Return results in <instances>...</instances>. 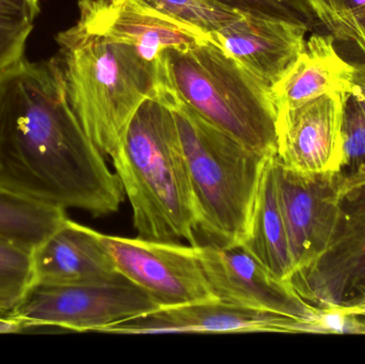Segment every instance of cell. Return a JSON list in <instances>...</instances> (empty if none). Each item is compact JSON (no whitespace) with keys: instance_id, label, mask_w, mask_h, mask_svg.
I'll use <instances>...</instances> for the list:
<instances>
[{"instance_id":"cell-1","label":"cell","mask_w":365,"mask_h":364,"mask_svg":"<svg viewBox=\"0 0 365 364\" xmlns=\"http://www.w3.org/2000/svg\"><path fill=\"white\" fill-rule=\"evenodd\" d=\"M0 188L93 217L123 202L119 177L68 103L55 57L24 58L0 73Z\"/></svg>"},{"instance_id":"cell-2","label":"cell","mask_w":365,"mask_h":364,"mask_svg":"<svg viewBox=\"0 0 365 364\" xmlns=\"http://www.w3.org/2000/svg\"><path fill=\"white\" fill-rule=\"evenodd\" d=\"M141 239L197 246V205L177 122L156 98L143 103L110 156Z\"/></svg>"},{"instance_id":"cell-3","label":"cell","mask_w":365,"mask_h":364,"mask_svg":"<svg viewBox=\"0 0 365 364\" xmlns=\"http://www.w3.org/2000/svg\"><path fill=\"white\" fill-rule=\"evenodd\" d=\"M56 41L68 103L101 153L110 157L139 107L155 98L158 61L150 63L135 47L90 32L78 21Z\"/></svg>"},{"instance_id":"cell-4","label":"cell","mask_w":365,"mask_h":364,"mask_svg":"<svg viewBox=\"0 0 365 364\" xmlns=\"http://www.w3.org/2000/svg\"><path fill=\"white\" fill-rule=\"evenodd\" d=\"M156 100L166 104L177 122L197 205L202 245L229 247L244 243L266 160L200 117L166 85Z\"/></svg>"},{"instance_id":"cell-5","label":"cell","mask_w":365,"mask_h":364,"mask_svg":"<svg viewBox=\"0 0 365 364\" xmlns=\"http://www.w3.org/2000/svg\"><path fill=\"white\" fill-rule=\"evenodd\" d=\"M160 83L215 128L264 155L277 154V109L270 85L214 43L167 49Z\"/></svg>"},{"instance_id":"cell-6","label":"cell","mask_w":365,"mask_h":364,"mask_svg":"<svg viewBox=\"0 0 365 364\" xmlns=\"http://www.w3.org/2000/svg\"><path fill=\"white\" fill-rule=\"evenodd\" d=\"M156 309L160 307L145 291L118 275L91 284H34L10 316L23 331L56 326L104 333L113 325Z\"/></svg>"},{"instance_id":"cell-7","label":"cell","mask_w":365,"mask_h":364,"mask_svg":"<svg viewBox=\"0 0 365 364\" xmlns=\"http://www.w3.org/2000/svg\"><path fill=\"white\" fill-rule=\"evenodd\" d=\"M287 282L317 308L365 305V173L345 179L340 222L327 249Z\"/></svg>"},{"instance_id":"cell-8","label":"cell","mask_w":365,"mask_h":364,"mask_svg":"<svg viewBox=\"0 0 365 364\" xmlns=\"http://www.w3.org/2000/svg\"><path fill=\"white\" fill-rule=\"evenodd\" d=\"M98 237L118 273L145 291L158 307L217 299L195 246L101 232Z\"/></svg>"},{"instance_id":"cell-9","label":"cell","mask_w":365,"mask_h":364,"mask_svg":"<svg viewBox=\"0 0 365 364\" xmlns=\"http://www.w3.org/2000/svg\"><path fill=\"white\" fill-rule=\"evenodd\" d=\"M276 177L294 271L329 246L341 217L345 179L340 172H300L276 156ZM294 273V271H293Z\"/></svg>"},{"instance_id":"cell-10","label":"cell","mask_w":365,"mask_h":364,"mask_svg":"<svg viewBox=\"0 0 365 364\" xmlns=\"http://www.w3.org/2000/svg\"><path fill=\"white\" fill-rule=\"evenodd\" d=\"M195 247L217 299L306 321L313 323L317 329L319 308L304 301L289 282L277 277L242 244L229 247Z\"/></svg>"},{"instance_id":"cell-11","label":"cell","mask_w":365,"mask_h":364,"mask_svg":"<svg viewBox=\"0 0 365 364\" xmlns=\"http://www.w3.org/2000/svg\"><path fill=\"white\" fill-rule=\"evenodd\" d=\"M115 335L317 333L314 324L214 299L160 308L108 327Z\"/></svg>"},{"instance_id":"cell-12","label":"cell","mask_w":365,"mask_h":364,"mask_svg":"<svg viewBox=\"0 0 365 364\" xmlns=\"http://www.w3.org/2000/svg\"><path fill=\"white\" fill-rule=\"evenodd\" d=\"M351 94L319 96L277 111V155L300 172H338L343 162V119Z\"/></svg>"},{"instance_id":"cell-13","label":"cell","mask_w":365,"mask_h":364,"mask_svg":"<svg viewBox=\"0 0 365 364\" xmlns=\"http://www.w3.org/2000/svg\"><path fill=\"white\" fill-rule=\"evenodd\" d=\"M86 29L113 42L135 47L150 63L167 49L192 48L210 42L208 33L128 0H79Z\"/></svg>"},{"instance_id":"cell-14","label":"cell","mask_w":365,"mask_h":364,"mask_svg":"<svg viewBox=\"0 0 365 364\" xmlns=\"http://www.w3.org/2000/svg\"><path fill=\"white\" fill-rule=\"evenodd\" d=\"M308 31L306 26L289 21L242 15L208 36L272 87L302 53Z\"/></svg>"},{"instance_id":"cell-15","label":"cell","mask_w":365,"mask_h":364,"mask_svg":"<svg viewBox=\"0 0 365 364\" xmlns=\"http://www.w3.org/2000/svg\"><path fill=\"white\" fill-rule=\"evenodd\" d=\"M34 284L106 281L120 275L98 231L66 218L32 251Z\"/></svg>"},{"instance_id":"cell-16","label":"cell","mask_w":365,"mask_h":364,"mask_svg":"<svg viewBox=\"0 0 365 364\" xmlns=\"http://www.w3.org/2000/svg\"><path fill=\"white\" fill-rule=\"evenodd\" d=\"M355 66L336 49L334 36L314 33L283 76L270 87L277 111L295 108L319 96L353 94Z\"/></svg>"},{"instance_id":"cell-17","label":"cell","mask_w":365,"mask_h":364,"mask_svg":"<svg viewBox=\"0 0 365 364\" xmlns=\"http://www.w3.org/2000/svg\"><path fill=\"white\" fill-rule=\"evenodd\" d=\"M276 156L270 155L266 160L248 234L242 245L277 277L287 281L293 274L294 263L279 199Z\"/></svg>"},{"instance_id":"cell-18","label":"cell","mask_w":365,"mask_h":364,"mask_svg":"<svg viewBox=\"0 0 365 364\" xmlns=\"http://www.w3.org/2000/svg\"><path fill=\"white\" fill-rule=\"evenodd\" d=\"M68 218L66 209L40 204L0 188V236L36 249Z\"/></svg>"},{"instance_id":"cell-19","label":"cell","mask_w":365,"mask_h":364,"mask_svg":"<svg viewBox=\"0 0 365 364\" xmlns=\"http://www.w3.org/2000/svg\"><path fill=\"white\" fill-rule=\"evenodd\" d=\"M40 0H0V73L24 59Z\"/></svg>"},{"instance_id":"cell-20","label":"cell","mask_w":365,"mask_h":364,"mask_svg":"<svg viewBox=\"0 0 365 364\" xmlns=\"http://www.w3.org/2000/svg\"><path fill=\"white\" fill-rule=\"evenodd\" d=\"M30 248L0 236V314L10 316L34 284Z\"/></svg>"},{"instance_id":"cell-21","label":"cell","mask_w":365,"mask_h":364,"mask_svg":"<svg viewBox=\"0 0 365 364\" xmlns=\"http://www.w3.org/2000/svg\"><path fill=\"white\" fill-rule=\"evenodd\" d=\"M128 1L192 26L205 33L216 31L242 16L240 13L219 6L210 0H128Z\"/></svg>"},{"instance_id":"cell-22","label":"cell","mask_w":365,"mask_h":364,"mask_svg":"<svg viewBox=\"0 0 365 364\" xmlns=\"http://www.w3.org/2000/svg\"><path fill=\"white\" fill-rule=\"evenodd\" d=\"M334 38L357 45L365 53V0H308Z\"/></svg>"},{"instance_id":"cell-23","label":"cell","mask_w":365,"mask_h":364,"mask_svg":"<svg viewBox=\"0 0 365 364\" xmlns=\"http://www.w3.org/2000/svg\"><path fill=\"white\" fill-rule=\"evenodd\" d=\"M234 12L249 16L279 19L310 29L314 25V12L308 0H210Z\"/></svg>"},{"instance_id":"cell-24","label":"cell","mask_w":365,"mask_h":364,"mask_svg":"<svg viewBox=\"0 0 365 364\" xmlns=\"http://www.w3.org/2000/svg\"><path fill=\"white\" fill-rule=\"evenodd\" d=\"M339 172L345 179L365 173V115L353 95L345 106L343 162Z\"/></svg>"},{"instance_id":"cell-25","label":"cell","mask_w":365,"mask_h":364,"mask_svg":"<svg viewBox=\"0 0 365 364\" xmlns=\"http://www.w3.org/2000/svg\"><path fill=\"white\" fill-rule=\"evenodd\" d=\"M317 333L365 335V305L319 308Z\"/></svg>"},{"instance_id":"cell-26","label":"cell","mask_w":365,"mask_h":364,"mask_svg":"<svg viewBox=\"0 0 365 364\" xmlns=\"http://www.w3.org/2000/svg\"><path fill=\"white\" fill-rule=\"evenodd\" d=\"M351 95L357 100L365 115V62L355 66L354 74V92Z\"/></svg>"},{"instance_id":"cell-27","label":"cell","mask_w":365,"mask_h":364,"mask_svg":"<svg viewBox=\"0 0 365 364\" xmlns=\"http://www.w3.org/2000/svg\"><path fill=\"white\" fill-rule=\"evenodd\" d=\"M23 331L21 325L10 316L0 314V333H14Z\"/></svg>"}]
</instances>
